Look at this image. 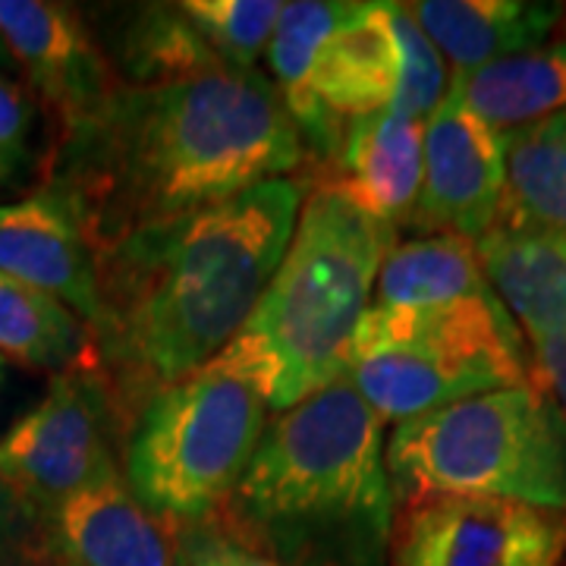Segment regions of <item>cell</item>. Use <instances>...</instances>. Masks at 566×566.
<instances>
[{
  "label": "cell",
  "mask_w": 566,
  "mask_h": 566,
  "mask_svg": "<svg viewBox=\"0 0 566 566\" xmlns=\"http://www.w3.org/2000/svg\"><path fill=\"white\" fill-rule=\"evenodd\" d=\"M305 192L290 177L259 182L95 252L98 318L82 359L107 387L123 434L158 390L240 334L290 245Z\"/></svg>",
  "instance_id": "1"
},
{
  "label": "cell",
  "mask_w": 566,
  "mask_h": 566,
  "mask_svg": "<svg viewBox=\"0 0 566 566\" xmlns=\"http://www.w3.org/2000/svg\"><path fill=\"white\" fill-rule=\"evenodd\" d=\"M303 158L274 82L221 63L155 85L120 82L102 120L61 142L51 182L70 192L98 252L139 227L290 177Z\"/></svg>",
  "instance_id": "2"
},
{
  "label": "cell",
  "mask_w": 566,
  "mask_h": 566,
  "mask_svg": "<svg viewBox=\"0 0 566 566\" xmlns=\"http://www.w3.org/2000/svg\"><path fill=\"white\" fill-rule=\"evenodd\" d=\"M394 510L385 419L344 375L268 422L221 520L283 566H363L390 545Z\"/></svg>",
  "instance_id": "3"
},
{
  "label": "cell",
  "mask_w": 566,
  "mask_h": 566,
  "mask_svg": "<svg viewBox=\"0 0 566 566\" xmlns=\"http://www.w3.org/2000/svg\"><path fill=\"white\" fill-rule=\"evenodd\" d=\"M390 249L394 227L368 218L334 182L312 186L262 300L214 359L252 381L271 412L334 385Z\"/></svg>",
  "instance_id": "4"
},
{
  "label": "cell",
  "mask_w": 566,
  "mask_h": 566,
  "mask_svg": "<svg viewBox=\"0 0 566 566\" xmlns=\"http://www.w3.org/2000/svg\"><path fill=\"white\" fill-rule=\"evenodd\" d=\"M400 497L469 494L566 510V419L535 381L475 394L394 428Z\"/></svg>",
  "instance_id": "5"
},
{
  "label": "cell",
  "mask_w": 566,
  "mask_h": 566,
  "mask_svg": "<svg viewBox=\"0 0 566 566\" xmlns=\"http://www.w3.org/2000/svg\"><path fill=\"white\" fill-rule=\"evenodd\" d=\"M344 375L385 422H409L475 394L532 381L523 331L501 300L371 305Z\"/></svg>",
  "instance_id": "6"
},
{
  "label": "cell",
  "mask_w": 566,
  "mask_h": 566,
  "mask_svg": "<svg viewBox=\"0 0 566 566\" xmlns=\"http://www.w3.org/2000/svg\"><path fill=\"white\" fill-rule=\"evenodd\" d=\"M268 412L252 381L211 359L142 406L123 434V479L177 526L221 516L259 450Z\"/></svg>",
  "instance_id": "7"
},
{
  "label": "cell",
  "mask_w": 566,
  "mask_h": 566,
  "mask_svg": "<svg viewBox=\"0 0 566 566\" xmlns=\"http://www.w3.org/2000/svg\"><path fill=\"white\" fill-rule=\"evenodd\" d=\"M123 441L111 394L80 359L54 375L48 394L0 438V475L35 513L123 475Z\"/></svg>",
  "instance_id": "8"
},
{
  "label": "cell",
  "mask_w": 566,
  "mask_h": 566,
  "mask_svg": "<svg viewBox=\"0 0 566 566\" xmlns=\"http://www.w3.org/2000/svg\"><path fill=\"white\" fill-rule=\"evenodd\" d=\"M394 566H560L566 510L504 497H406L390 532Z\"/></svg>",
  "instance_id": "9"
},
{
  "label": "cell",
  "mask_w": 566,
  "mask_h": 566,
  "mask_svg": "<svg viewBox=\"0 0 566 566\" xmlns=\"http://www.w3.org/2000/svg\"><path fill=\"white\" fill-rule=\"evenodd\" d=\"M506 202V136L472 114L450 85L424 120L422 186L409 221L428 237L479 243Z\"/></svg>",
  "instance_id": "10"
},
{
  "label": "cell",
  "mask_w": 566,
  "mask_h": 566,
  "mask_svg": "<svg viewBox=\"0 0 566 566\" xmlns=\"http://www.w3.org/2000/svg\"><path fill=\"white\" fill-rule=\"evenodd\" d=\"M0 41L54 117L61 142L92 129L120 88L114 63L66 3L0 0Z\"/></svg>",
  "instance_id": "11"
},
{
  "label": "cell",
  "mask_w": 566,
  "mask_h": 566,
  "mask_svg": "<svg viewBox=\"0 0 566 566\" xmlns=\"http://www.w3.org/2000/svg\"><path fill=\"white\" fill-rule=\"evenodd\" d=\"M0 274L51 293L80 315L85 327L98 318L95 245L80 208L61 182L0 202Z\"/></svg>",
  "instance_id": "12"
},
{
  "label": "cell",
  "mask_w": 566,
  "mask_h": 566,
  "mask_svg": "<svg viewBox=\"0 0 566 566\" xmlns=\"http://www.w3.org/2000/svg\"><path fill=\"white\" fill-rule=\"evenodd\" d=\"M54 566H180V526L148 510L123 475L39 513Z\"/></svg>",
  "instance_id": "13"
},
{
  "label": "cell",
  "mask_w": 566,
  "mask_h": 566,
  "mask_svg": "<svg viewBox=\"0 0 566 566\" xmlns=\"http://www.w3.org/2000/svg\"><path fill=\"white\" fill-rule=\"evenodd\" d=\"M422 136L424 123L387 107L349 120L331 182L368 218L387 227L406 223L422 186Z\"/></svg>",
  "instance_id": "14"
},
{
  "label": "cell",
  "mask_w": 566,
  "mask_h": 566,
  "mask_svg": "<svg viewBox=\"0 0 566 566\" xmlns=\"http://www.w3.org/2000/svg\"><path fill=\"white\" fill-rule=\"evenodd\" d=\"M475 252L494 296L528 344L566 331V233L501 221Z\"/></svg>",
  "instance_id": "15"
},
{
  "label": "cell",
  "mask_w": 566,
  "mask_h": 566,
  "mask_svg": "<svg viewBox=\"0 0 566 566\" xmlns=\"http://www.w3.org/2000/svg\"><path fill=\"white\" fill-rule=\"evenodd\" d=\"M409 13L453 73H472L547 44L564 20L560 3L535 0H419Z\"/></svg>",
  "instance_id": "16"
},
{
  "label": "cell",
  "mask_w": 566,
  "mask_h": 566,
  "mask_svg": "<svg viewBox=\"0 0 566 566\" xmlns=\"http://www.w3.org/2000/svg\"><path fill=\"white\" fill-rule=\"evenodd\" d=\"M450 85L472 114L504 136L528 123L560 117L566 114V39L472 73H450Z\"/></svg>",
  "instance_id": "17"
},
{
  "label": "cell",
  "mask_w": 566,
  "mask_h": 566,
  "mask_svg": "<svg viewBox=\"0 0 566 566\" xmlns=\"http://www.w3.org/2000/svg\"><path fill=\"white\" fill-rule=\"evenodd\" d=\"M491 293L475 243L438 233L394 243L378 271L371 305H441Z\"/></svg>",
  "instance_id": "18"
},
{
  "label": "cell",
  "mask_w": 566,
  "mask_h": 566,
  "mask_svg": "<svg viewBox=\"0 0 566 566\" xmlns=\"http://www.w3.org/2000/svg\"><path fill=\"white\" fill-rule=\"evenodd\" d=\"M501 221L566 233V114L506 133Z\"/></svg>",
  "instance_id": "19"
},
{
  "label": "cell",
  "mask_w": 566,
  "mask_h": 566,
  "mask_svg": "<svg viewBox=\"0 0 566 566\" xmlns=\"http://www.w3.org/2000/svg\"><path fill=\"white\" fill-rule=\"evenodd\" d=\"M88 349V327L73 308L0 274V356L25 368H70Z\"/></svg>",
  "instance_id": "20"
},
{
  "label": "cell",
  "mask_w": 566,
  "mask_h": 566,
  "mask_svg": "<svg viewBox=\"0 0 566 566\" xmlns=\"http://www.w3.org/2000/svg\"><path fill=\"white\" fill-rule=\"evenodd\" d=\"M356 3L346 0H293L283 3L274 35L268 44V70L281 95L286 114L293 117L300 136L312 123V80L318 70L324 44L353 17Z\"/></svg>",
  "instance_id": "21"
},
{
  "label": "cell",
  "mask_w": 566,
  "mask_h": 566,
  "mask_svg": "<svg viewBox=\"0 0 566 566\" xmlns=\"http://www.w3.org/2000/svg\"><path fill=\"white\" fill-rule=\"evenodd\" d=\"M221 63L227 61L182 17L180 7H139L123 29V66L129 73V85L182 80Z\"/></svg>",
  "instance_id": "22"
},
{
  "label": "cell",
  "mask_w": 566,
  "mask_h": 566,
  "mask_svg": "<svg viewBox=\"0 0 566 566\" xmlns=\"http://www.w3.org/2000/svg\"><path fill=\"white\" fill-rule=\"evenodd\" d=\"M180 13L192 22L218 57L243 70H255L271 44L281 17L277 0H182Z\"/></svg>",
  "instance_id": "23"
},
{
  "label": "cell",
  "mask_w": 566,
  "mask_h": 566,
  "mask_svg": "<svg viewBox=\"0 0 566 566\" xmlns=\"http://www.w3.org/2000/svg\"><path fill=\"white\" fill-rule=\"evenodd\" d=\"M29 560L51 564L39 513L0 475V566H22Z\"/></svg>",
  "instance_id": "24"
},
{
  "label": "cell",
  "mask_w": 566,
  "mask_h": 566,
  "mask_svg": "<svg viewBox=\"0 0 566 566\" xmlns=\"http://www.w3.org/2000/svg\"><path fill=\"white\" fill-rule=\"evenodd\" d=\"M32 161V104L20 85L0 76V186Z\"/></svg>",
  "instance_id": "25"
},
{
  "label": "cell",
  "mask_w": 566,
  "mask_h": 566,
  "mask_svg": "<svg viewBox=\"0 0 566 566\" xmlns=\"http://www.w3.org/2000/svg\"><path fill=\"white\" fill-rule=\"evenodd\" d=\"M180 560L186 566H283L223 532H192L189 545H180Z\"/></svg>",
  "instance_id": "26"
},
{
  "label": "cell",
  "mask_w": 566,
  "mask_h": 566,
  "mask_svg": "<svg viewBox=\"0 0 566 566\" xmlns=\"http://www.w3.org/2000/svg\"><path fill=\"white\" fill-rule=\"evenodd\" d=\"M532 368H535V385L545 390L551 403L566 419V331L532 340Z\"/></svg>",
  "instance_id": "27"
},
{
  "label": "cell",
  "mask_w": 566,
  "mask_h": 566,
  "mask_svg": "<svg viewBox=\"0 0 566 566\" xmlns=\"http://www.w3.org/2000/svg\"><path fill=\"white\" fill-rule=\"evenodd\" d=\"M7 63L13 61H10V54H7V48H3V41H0V66H7Z\"/></svg>",
  "instance_id": "28"
},
{
  "label": "cell",
  "mask_w": 566,
  "mask_h": 566,
  "mask_svg": "<svg viewBox=\"0 0 566 566\" xmlns=\"http://www.w3.org/2000/svg\"><path fill=\"white\" fill-rule=\"evenodd\" d=\"M0 387H3V356H0Z\"/></svg>",
  "instance_id": "29"
}]
</instances>
